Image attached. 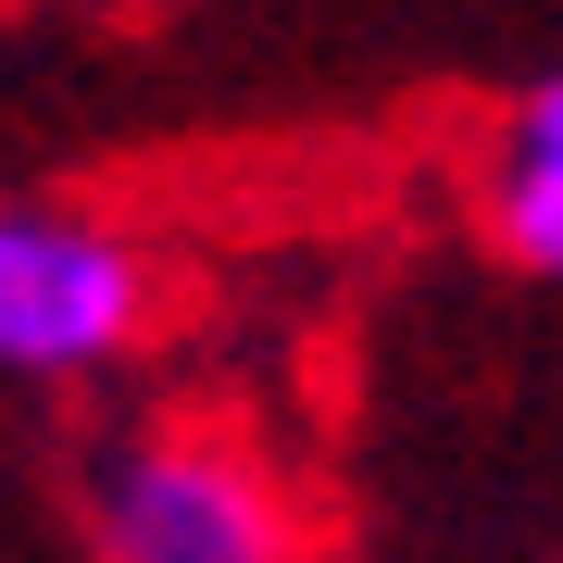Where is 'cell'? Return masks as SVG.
Returning a JSON list of instances; mask_svg holds the SVG:
<instances>
[{
  "mask_svg": "<svg viewBox=\"0 0 563 563\" xmlns=\"http://www.w3.org/2000/svg\"><path fill=\"white\" fill-rule=\"evenodd\" d=\"M88 563H313L301 488L213 413H139L76 463Z\"/></svg>",
  "mask_w": 563,
  "mask_h": 563,
  "instance_id": "obj_1",
  "label": "cell"
},
{
  "mask_svg": "<svg viewBox=\"0 0 563 563\" xmlns=\"http://www.w3.org/2000/svg\"><path fill=\"white\" fill-rule=\"evenodd\" d=\"M163 263L88 201H0V388H101L151 351Z\"/></svg>",
  "mask_w": 563,
  "mask_h": 563,
  "instance_id": "obj_2",
  "label": "cell"
},
{
  "mask_svg": "<svg viewBox=\"0 0 563 563\" xmlns=\"http://www.w3.org/2000/svg\"><path fill=\"white\" fill-rule=\"evenodd\" d=\"M476 225H488V251H501L514 276L563 288V63L526 76L501 101V125H488V151H476Z\"/></svg>",
  "mask_w": 563,
  "mask_h": 563,
  "instance_id": "obj_3",
  "label": "cell"
}]
</instances>
